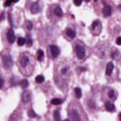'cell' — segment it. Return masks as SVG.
Listing matches in <instances>:
<instances>
[{"instance_id": "cell-37", "label": "cell", "mask_w": 121, "mask_h": 121, "mask_svg": "<svg viewBox=\"0 0 121 121\" xmlns=\"http://www.w3.org/2000/svg\"><path fill=\"white\" fill-rule=\"evenodd\" d=\"M120 118L121 119V112L120 113Z\"/></svg>"}, {"instance_id": "cell-28", "label": "cell", "mask_w": 121, "mask_h": 121, "mask_svg": "<svg viewBox=\"0 0 121 121\" xmlns=\"http://www.w3.org/2000/svg\"><path fill=\"white\" fill-rule=\"evenodd\" d=\"M87 104L89 105V106L90 107H91V108H95V104L94 103V102L92 100H90V99H89L88 102H87Z\"/></svg>"}, {"instance_id": "cell-20", "label": "cell", "mask_w": 121, "mask_h": 121, "mask_svg": "<svg viewBox=\"0 0 121 121\" xmlns=\"http://www.w3.org/2000/svg\"><path fill=\"white\" fill-rule=\"evenodd\" d=\"M19 85L23 88H26L29 86V82L26 79H22L19 82Z\"/></svg>"}, {"instance_id": "cell-16", "label": "cell", "mask_w": 121, "mask_h": 121, "mask_svg": "<svg viewBox=\"0 0 121 121\" xmlns=\"http://www.w3.org/2000/svg\"><path fill=\"white\" fill-rule=\"evenodd\" d=\"M22 100L25 103L29 102L31 99V94L29 91H25L22 94Z\"/></svg>"}, {"instance_id": "cell-32", "label": "cell", "mask_w": 121, "mask_h": 121, "mask_svg": "<svg viewBox=\"0 0 121 121\" xmlns=\"http://www.w3.org/2000/svg\"><path fill=\"white\" fill-rule=\"evenodd\" d=\"M4 79L0 77V89H1L4 86Z\"/></svg>"}, {"instance_id": "cell-27", "label": "cell", "mask_w": 121, "mask_h": 121, "mask_svg": "<svg viewBox=\"0 0 121 121\" xmlns=\"http://www.w3.org/2000/svg\"><path fill=\"white\" fill-rule=\"evenodd\" d=\"M28 115L30 117H31V118H34V117H35L36 116V113L32 110H29L28 111Z\"/></svg>"}, {"instance_id": "cell-29", "label": "cell", "mask_w": 121, "mask_h": 121, "mask_svg": "<svg viewBox=\"0 0 121 121\" xmlns=\"http://www.w3.org/2000/svg\"><path fill=\"white\" fill-rule=\"evenodd\" d=\"M17 1H11V0H7L5 1V2L4 3V6L5 7H8V6H10V5H11L12 3H14V2H16Z\"/></svg>"}, {"instance_id": "cell-38", "label": "cell", "mask_w": 121, "mask_h": 121, "mask_svg": "<svg viewBox=\"0 0 121 121\" xmlns=\"http://www.w3.org/2000/svg\"></svg>"}, {"instance_id": "cell-12", "label": "cell", "mask_w": 121, "mask_h": 121, "mask_svg": "<svg viewBox=\"0 0 121 121\" xmlns=\"http://www.w3.org/2000/svg\"><path fill=\"white\" fill-rule=\"evenodd\" d=\"M2 61L4 64V66L5 68L9 69L13 65V60L9 54H6L2 56Z\"/></svg>"}, {"instance_id": "cell-23", "label": "cell", "mask_w": 121, "mask_h": 121, "mask_svg": "<svg viewBox=\"0 0 121 121\" xmlns=\"http://www.w3.org/2000/svg\"><path fill=\"white\" fill-rule=\"evenodd\" d=\"M26 43V39L23 37H19L17 40V44L18 46H22Z\"/></svg>"}, {"instance_id": "cell-6", "label": "cell", "mask_w": 121, "mask_h": 121, "mask_svg": "<svg viewBox=\"0 0 121 121\" xmlns=\"http://www.w3.org/2000/svg\"><path fill=\"white\" fill-rule=\"evenodd\" d=\"M102 28V23L99 19L94 20L91 24L89 30L91 34L94 36H97L100 35Z\"/></svg>"}, {"instance_id": "cell-7", "label": "cell", "mask_w": 121, "mask_h": 121, "mask_svg": "<svg viewBox=\"0 0 121 121\" xmlns=\"http://www.w3.org/2000/svg\"><path fill=\"white\" fill-rule=\"evenodd\" d=\"M68 110L69 116L71 121H80L81 118L78 110L75 107V105L71 104Z\"/></svg>"}, {"instance_id": "cell-9", "label": "cell", "mask_w": 121, "mask_h": 121, "mask_svg": "<svg viewBox=\"0 0 121 121\" xmlns=\"http://www.w3.org/2000/svg\"><path fill=\"white\" fill-rule=\"evenodd\" d=\"M104 94L109 99L114 101L117 96V92L113 88L111 87H105L103 90Z\"/></svg>"}, {"instance_id": "cell-25", "label": "cell", "mask_w": 121, "mask_h": 121, "mask_svg": "<svg viewBox=\"0 0 121 121\" xmlns=\"http://www.w3.org/2000/svg\"><path fill=\"white\" fill-rule=\"evenodd\" d=\"M26 45L27 47H30L33 45V40L29 35H26Z\"/></svg>"}, {"instance_id": "cell-31", "label": "cell", "mask_w": 121, "mask_h": 121, "mask_svg": "<svg viewBox=\"0 0 121 121\" xmlns=\"http://www.w3.org/2000/svg\"><path fill=\"white\" fill-rule=\"evenodd\" d=\"M73 2H74V4H75L76 6H80V5L81 4L82 1H81V0H75L73 1Z\"/></svg>"}, {"instance_id": "cell-3", "label": "cell", "mask_w": 121, "mask_h": 121, "mask_svg": "<svg viewBox=\"0 0 121 121\" xmlns=\"http://www.w3.org/2000/svg\"><path fill=\"white\" fill-rule=\"evenodd\" d=\"M96 2L99 6H100V8H97V10L100 13V16L105 18L112 16L114 10V5L112 3V1L104 0L99 1V3L98 1H96ZM98 7H99L98 6Z\"/></svg>"}, {"instance_id": "cell-30", "label": "cell", "mask_w": 121, "mask_h": 121, "mask_svg": "<svg viewBox=\"0 0 121 121\" xmlns=\"http://www.w3.org/2000/svg\"><path fill=\"white\" fill-rule=\"evenodd\" d=\"M115 42H116V43L117 45H121V36H120L118 37L116 39Z\"/></svg>"}, {"instance_id": "cell-14", "label": "cell", "mask_w": 121, "mask_h": 121, "mask_svg": "<svg viewBox=\"0 0 121 121\" xmlns=\"http://www.w3.org/2000/svg\"><path fill=\"white\" fill-rule=\"evenodd\" d=\"M7 37L9 42L10 43H13L15 41V35L14 31L12 28H9L7 34Z\"/></svg>"}, {"instance_id": "cell-11", "label": "cell", "mask_w": 121, "mask_h": 121, "mask_svg": "<svg viewBox=\"0 0 121 121\" xmlns=\"http://www.w3.org/2000/svg\"><path fill=\"white\" fill-rule=\"evenodd\" d=\"M30 58L25 54L21 56L18 59L19 64L22 68H26L30 63Z\"/></svg>"}, {"instance_id": "cell-21", "label": "cell", "mask_w": 121, "mask_h": 121, "mask_svg": "<svg viewBox=\"0 0 121 121\" xmlns=\"http://www.w3.org/2000/svg\"><path fill=\"white\" fill-rule=\"evenodd\" d=\"M62 100L59 98H55L52 99L51 101V103L53 105H59L62 103Z\"/></svg>"}, {"instance_id": "cell-26", "label": "cell", "mask_w": 121, "mask_h": 121, "mask_svg": "<svg viewBox=\"0 0 121 121\" xmlns=\"http://www.w3.org/2000/svg\"><path fill=\"white\" fill-rule=\"evenodd\" d=\"M33 25L30 21H28L26 24V28L28 30H31L33 29Z\"/></svg>"}, {"instance_id": "cell-10", "label": "cell", "mask_w": 121, "mask_h": 121, "mask_svg": "<svg viewBox=\"0 0 121 121\" xmlns=\"http://www.w3.org/2000/svg\"><path fill=\"white\" fill-rule=\"evenodd\" d=\"M49 52L51 58L56 59L60 54V50L56 45L52 44L49 46Z\"/></svg>"}, {"instance_id": "cell-17", "label": "cell", "mask_w": 121, "mask_h": 121, "mask_svg": "<svg viewBox=\"0 0 121 121\" xmlns=\"http://www.w3.org/2000/svg\"><path fill=\"white\" fill-rule=\"evenodd\" d=\"M104 107L106 110L108 112H113L115 109L114 105L108 101L105 102Z\"/></svg>"}, {"instance_id": "cell-8", "label": "cell", "mask_w": 121, "mask_h": 121, "mask_svg": "<svg viewBox=\"0 0 121 121\" xmlns=\"http://www.w3.org/2000/svg\"><path fill=\"white\" fill-rule=\"evenodd\" d=\"M116 71L115 67L112 61H109L107 63L105 69V76L107 80H111V81L113 79V75Z\"/></svg>"}, {"instance_id": "cell-34", "label": "cell", "mask_w": 121, "mask_h": 121, "mask_svg": "<svg viewBox=\"0 0 121 121\" xmlns=\"http://www.w3.org/2000/svg\"><path fill=\"white\" fill-rule=\"evenodd\" d=\"M9 22L11 24V25H13V22H12V17L11 15L9 14Z\"/></svg>"}, {"instance_id": "cell-1", "label": "cell", "mask_w": 121, "mask_h": 121, "mask_svg": "<svg viewBox=\"0 0 121 121\" xmlns=\"http://www.w3.org/2000/svg\"><path fill=\"white\" fill-rule=\"evenodd\" d=\"M71 73L70 65L64 62H60L54 75V81L60 89L65 90L68 88Z\"/></svg>"}, {"instance_id": "cell-2", "label": "cell", "mask_w": 121, "mask_h": 121, "mask_svg": "<svg viewBox=\"0 0 121 121\" xmlns=\"http://www.w3.org/2000/svg\"><path fill=\"white\" fill-rule=\"evenodd\" d=\"M72 46L73 56L78 62H84L89 56V50L82 41L77 40L73 42Z\"/></svg>"}, {"instance_id": "cell-36", "label": "cell", "mask_w": 121, "mask_h": 121, "mask_svg": "<svg viewBox=\"0 0 121 121\" xmlns=\"http://www.w3.org/2000/svg\"><path fill=\"white\" fill-rule=\"evenodd\" d=\"M63 121H69V119H65Z\"/></svg>"}, {"instance_id": "cell-13", "label": "cell", "mask_w": 121, "mask_h": 121, "mask_svg": "<svg viewBox=\"0 0 121 121\" xmlns=\"http://www.w3.org/2000/svg\"><path fill=\"white\" fill-rule=\"evenodd\" d=\"M110 56L111 58L115 60H121V55L119 51L116 48H113L111 49Z\"/></svg>"}, {"instance_id": "cell-33", "label": "cell", "mask_w": 121, "mask_h": 121, "mask_svg": "<svg viewBox=\"0 0 121 121\" xmlns=\"http://www.w3.org/2000/svg\"><path fill=\"white\" fill-rule=\"evenodd\" d=\"M4 12H2L0 14V21L2 20L4 18Z\"/></svg>"}, {"instance_id": "cell-15", "label": "cell", "mask_w": 121, "mask_h": 121, "mask_svg": "<svg viewBox=\"0 0 121 121\" xmlns=\"http://www.w3.org/2000/svg\"><path fill=\"white\" fill-rule=\"evenodd\" d=\"M30 9L32 13L35 14L39 12L41 9V8L38 2H35L31 5Z\"/></svg>"}, {"instance_id": "cell-22", "label": "cell", "mask_w": 121, "mask_h": 121, "mask_svg": "<svg viewBox=\"0 0 121 121\" xmlns=\"http://www.w3.org/2000/svg\"><path fill=\"white\" fill-rule=\"evenodd\" d=\"M44 80H45L44 77L43 75H41L37 76L35 78V82L37 83H39V84L43 83L44 81Z\"/></svg>"}, {"instance_id": "cell-5", "label": "cell", "mask_w": 121, "mask_h": 121, "mask_svg": "<svg viewBox=\"0 0 121 121\" xmlns=\"http://www.w3.org/2000/svg\"><path fill=\"white\" fill-rule=\"evenodd\" d=\"M76 29L72 24L68 25L63 31L62 34L64 37L68 41H72L76 36Z\"/></svg>"}, {"instance_id": "cell-19", "label": "cell", "mask_w": 121, "mask_h": 121, "mask_svg": "<svg viewBox=\"0 0 121 121\" xmlns=\"http://www.w3.org/2000/svg\"><path fill=\"white\" fill-rule=\"evenodd\" d=\"M44 52L43 50L39 49L37 51V59L39 61H43V58H44Z\"/></svg>"}, {"instance_id": "cell-35", "label": "cell", "mask_w": 121, "mask_h": 121, "mask_svg": "<svg viewBox=\"0 0 121 121\" xmlns=\"http://www.w3.org/2000/svg\"><path fill=\"white\" fill-rule=\"evenodd\" d=\"M118 8L119 10H121V5H119L118 7Z\"/></svg>"}, {"instance_id": "cell-24", "label": "cell", "mask_w": 121, "mask_h": 121, "mask_svg": "<svg viewBox=\"0 0 121 121\" xmlns=\"http://www.w3.org/2000/svg\"><path fill=\"white\" fill-rule=\"evenodd\" d=\"M53 117L55 121H60V116L59 112L58 110H56L54 112Z\"/></svg>"}, {"instance_id": "cell-4", "label": "cell", "mask_w": 121, "mask_h": 121, "mask_svg": "<svg viewBox=\"0 0 121 121\" xmlns=\"http://www.w3.org/2000/svg\"><path fill=\"white\" fill-rule=\"evenodd\" d=\"M48 16L49 18L54 23L60 20L63 17V12L59 5L54 4L48 9Z\"/></svg>"}, {"instance_id": "cell-18", "label": "cell", "mask_w": 121, "mask_h": 121, "mask_svg": "<svg viewBox=\"0 0 121 121\" xmlns=\"http://www.w3.org/2000/svg\"><path fill=\"white\" fill-rule=\"evenodd\" d=\"M74 94L77 98L79 99L82 96V91L79 87H76L73 89Z\"/></svg>"}]
</instances>
